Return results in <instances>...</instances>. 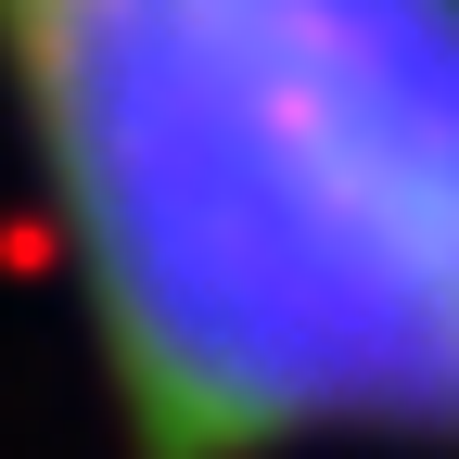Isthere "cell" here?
<instances>
[{
  "instance_id": "obj_1",
  "label": "cell",
  "mask_w": 459,
  "mask_h": 459,
  "mask_svg": "<svg viewBox=\"0 0 459 459\" xmlns=\"http://www.w3.org/2000/svg\"><path fill=\"white\" fill-rule=\"evenodd\" d=\"M0 153L102 459H459V0H0Z\"/></svg>"
}]
</instances>
